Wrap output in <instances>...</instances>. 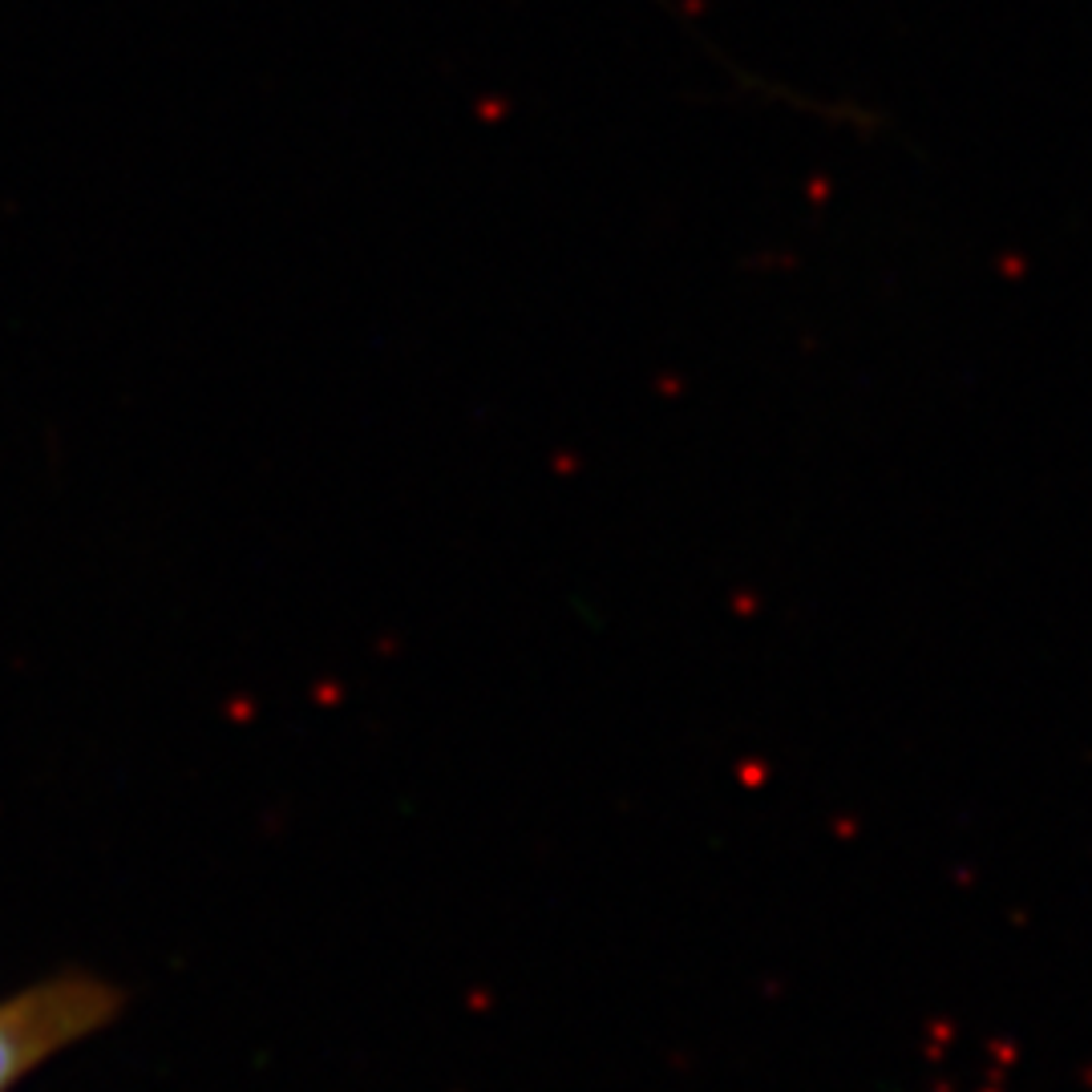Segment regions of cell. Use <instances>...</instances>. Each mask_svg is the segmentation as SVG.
<instances>
[{"label": "cell", "instance_id": "cell-1", "mask_svg": "<svg viewBox=\"0 0 1092 1092\" xmlns=\"http://www.w3.org/2000/svg\"><path fill=\"white\" fill-rule=\"evenodd\" d=\"M122 1008L126 991L85 967H61L0 995V1092H17L37 1068L110 1028Z\"/></svg>", "mask_w": 1092, "mask_h": 1092}]
</instances>
